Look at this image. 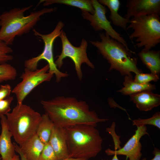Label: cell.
<instances>
[{
  "mask_svg": "<svg viewBox=\"0 0 160 160\" xmlns=\"http://www.w3.org/2000/svg\"><path fill=\"white\" fill-rule=\"evenodd\" d=\"M44 111L57 127L65 128L80 124L96 127L97 124L108 120L101 119L95 111H90L87 103L72 97L57 96L51 100L41 101Z\"/></svg>",
  "mask_w": 160,
  "mask_h": 160,
  "instance_id": "obj_1",
  "label": "cell"
},
{
  "mask_svg": "<svg viewBox=\"0 0 160 160\" xmlns=\"http://www.w3.org/2000/svg\"><path fill=\"white\" fill-rule=\"evenodd\" d=\"M32 7L31 5L21 8L15 7L0 15V41L9 46L12 44L17 36L29 32L42 16L56 9L55 7L43 8L24 16L25 12Z\"/></svg>",
  "mask_w": 160,
  "mask_h": 160,
  "instance_id": "obj_2",
  "label": "cell"
},
{
  "mask_svg": "<svg viewBox=\"0 0 160 160\" xmlns=\"http://www.w3.org/2000/svg\"><path fill=\"white\" fill-rule=\"evenodd\" d=\"M96 127L80 124L64 128L69 158L88 160L96 157L101 151L103 140Z\"/></svg>",
  "mask_w": 160,
  "mask_h": 160,
  "instance_id": "obj_3",
  "label": "cell"
},
{
  "mask_svg": "<svg viewBox=\"0 0 160 160\" xmlns=\"http://www.w3.org/2000/svg\"><path fill=\"white\" fill-rule=\"evenodd\" d=\"M101 41H90L91 44L97 49L110 64L109 71L115 69L121 75L132 76L131 73L135 74L142 73L137 66L138 58L132 57L135 53L127 49L124 45L103 33H99Z\"/></svg>",
  "mask_w": 160,
  "mask_h": 160,
  "instance_id": "obj_4",
  "label": "cell"
},
{
  "mask_svg": "<svg viewBox=\"0 0 160 160\" xmlns=\"http://www.w3.org/2000/svg\"><path fill=\"white\" fill-rule=\"evenodd\" d=\"M9 129L19 146L36 134L42 115L30 106L17 104L6 115Z\"/></svg>",
  "mask_w": 160,
  "mask_h": 160,
  "instance_id": "obj_5",
  "label": "cell"
},
{
  "mask_svg": "<svg viewBox=\"0 0 160 160\" xmlns=\"http://www.w3.org/2000/svg\"><path fill=\"white\" fill-rule=\"evenodd\" d=\"M133 32L129 36L132 41L136 39L135 47L150 50L160 43V18L159 15H152L135 17L130 19L127 30Z\"/></svg>",
  "mask_w": 160,
  "mask_h": 160,
  "instance_id": "obj_6",
  "label": "cell"
},
{
  "mask_svg": "<svg viewBox=\"0 0 160 160\" xmlns=\"http://www.w3.org/2000/svg\"><path fill=\"white\" fill-rule=\"evenodd\" d=\"M64 26V23L62 21H59L52 32L46 34L41 33L35 29H33L34 34L43 40L44 43V48L42 52L39 55L25 61L24 63L25 68L31 71H35L37 69L39 61L44 60L47 61L49 66L48 72L55 75L57 82H59L62 78L68 76L67 73L60 71L57 67L54 59L53 51L54 41L57 38L60 36Z\"/></svg>",
  "mask_w": 160,
  "mask_h": 160,
  "instance_id": "obj_7",
  "label": "cell"
},
{
  "mask_svg": "<svg viewBox=\"0 0 160 160\" xmlns=\"http://www.w3.org/2000/svg\"><path fill=\"white\" fill-rule=\"evenodd\" d=\"M62 44V50L60 54L56 56L55 61L57 67L60 69L63 65V60L66 57L70 58L74 63L75 69L78 78L80 81L82 79L83 75L81 65L86 63L92 68L95 66L88 58L87 49L88 46L87 41L82 39L80 46L76 47L73 46L68 39L65 33L63 30L60 36Z\"/></svg>",
  "mask_w": 160,
  "mask_h": 160,
  "instance_id": "obj_8",
  "label": "cell"
},
{
  "mask_svg": "<svg viewBox=\"0 0 160 160\" xmlns=\"http://www.w3.org/2000/svg\"><path fill=\"white\" fill-rule=\"evenodd\" d=\"M47 64L40 69L31 71L25 68L20 77L22 81L12 90L16 96L17 104L23 103L26 97L37 86L45 81H50L54 74L48 72Z\"/></svg>",
  "mask_w": 160,
  "mask_h": 160,
  "instance_id": "obj_9",
  "label": "cell"
},
{
  "mask_svg": "<svg viewBox=\"0 0 160 160\" xmlns=\"http://www.w3.org/2000/svg\"><path fill=\"white\" fill-rule=\"evenodd\" d=\"M91 2L94 9V13L92 14L87 11L81 10L83 18L90 22V25L95 30H105V34L122 44L127 49L131 50L124 38L115 30L111 25V22L107 19L106 16L107 10L105 7L97 0H91Z\"/></svg>",
  "mask_w": 160,
  "mask_h": 160,
  "instance_id": "obj_10",
  "label": "cell"
},
{
  "mask_svg": "<svg viewBox=\"0 0 160 160\" xmlns=\"http://www.w3.org/2000/svg\"><path fill=\"white\" fill-rule=\"evenodd\" d=\"M137 127L135 133L123 147L114 150L108 148L105 151L106 154L108 156L124 155L129 160H140L142 155L141 152L142 145L140 139L143 136L149 135V134L147 131V128L145 126Z\"/></svg>",
  "mask_w": 160,
  "mask_h": 160,
  "instance_id": "obj_11",
  "label": "cell"
},
{
  "mask_svg": "<svg viewBox=\"0 0 160 160\" xmlns=\"http://www.w3.org/2000/svg\"><path fill=\"white\" fill-rule=\"evenodd\" d=\"M125 6L126 18L160 14V0H129Z\"/></svg>",
  "mask_w": 160,
  "mask_h": 160,
  "instance_id": "obj_12",
  "label": "cell"
},
{
  "mask_svg": "<svg viewBox=\"0 0 160 160\" xmlns=\"http://www.w3.org/2000/svg\"><path fill=\"white\" fill-rule=\"evenodd\" d=\"M49 142L55 153L57 160L69 158L67 135L64 128L55 126Z\"/></svg>",
  "mask_w": 160,
  "mask_h": 160,
  "instance_id": "obj_13",
  "label": "cell"
},
{
  "mask_svg": "<svg viewBox=\"0 0 160 160\" xmlns=\"http://www.w3.org/2000/svg\"><path fill=\"white\" fill-rule=\"evenodd\" d=\"M0 118L1 131L0 135V155L2 160H12L16 155L15 147L11 140L12 135L9 129L5 115Z\"/></svg>",
  "mask_w": 160,
  "mask_h": 160,
  "instance_id": "obj_14",
  "label": "cell"
},
{
  "mask_svg": "<svg viewBox=\"0 0 160 160\" xmlns=\"http://www.w3.org/2000/svg\"><path fill=\"white\" fill-rule=\"evenodd\" d=\"M129 96L130 100L141 111H151L160 105V95L152 91H143Z\"/></svg>",
  "mask_w": 160,
  "mask_h": 160,
  "instance_id": "obj_15",
  "label": "cell"
},
{
  "mask_svg": "<svg viewBox=\"0 0 160 160\" xmlns=\"http://www.w3.org/2000/svg\"><path fill=\"white\" fill-rule=\"evenodd\" d=\"M44 145L36 133L20 147L28 160H39Z\"/></svg>",
  "mask_w": 160,
  "mask_h": 160,
  "instance_id": "obj_16",
  "label": "cell"
},
{
  "mask_svg": "<svg viewBox=\"0 0 160 160\" xmlns=\"http://www.w3.org/2000/svg\"><path fill=\"white\" fill-rule=\"evenodd\" d=\"M101 4L107 6L110 11L109 17L113 24L127 31V25L129 23L130 19L123 17L120 15L118 11L120 5L119 0H99Z\"/></svg>",
  "mask_w": 160,
  "mask_h": 160,
  "instance_id": "obj_17",
  "label": "cell"
},
{
  "mask_svg": "<svg viewBox=\"0 0 160 160\" xmlns=\"http://www.w3.org/2000/svg\"><path fill=\"white\" fill-rule=\"evenodd\" d=\"M138 55L142 63L150 71L151 73L159 75L160 72V50H142Z\"/></svg>",
  "mask_w": 160,
  "mask_h": 160,
  "instance_id": "obj_18",
  "label": "cell"
},
{
  "mask_svg": "<svg viewBox=\"0 0 160 160\" xmlns=\"http://www.w3.org/2000/svg\"><path fill=\"white\" fill-rule=\"evenodd\" d=\"M124 87L117 92L124 95H130L145 91H152L156 89L155 85L150 83L140 84L135 82L132 76H125L123 82Z\"/></svg>",
  "mask_w": 160,
  "mask_h": 160,
  "instance_id": "obj_19",
  "label": "cell"
},
{
  "mask_svg": "<svg viewBox=\"0 0 160 160\" xmlns=\"http://www.w3.org/2000/svg\"><path fill=\"white\" fill-rule=\"evenodd\" d=\"M55 126L47 114L45 113L42 115V119L38 126L36 133L44 144L49 142Z\"/></svg>",
  "mask_w": 160,
  "mask_h": 160,
  "instance_id": "obj_20",
  "label": "cell"
},
{
  "mask_svg": "<svg viewBox=\"0 0 160 160\" xmlns=\"http://www.w3.org/2000/svg\"><path fill=\"white\" fill-rule=\"evenodd\" d=\"M44 6H48L53 4H64L76 7L80 9L81 10L85 11L92 14L94 12L91 0H44Z\"/></svg>",
  "mask_w": 160,
  "mask_h": 160,
  "instance_id": "obj_21",
  "label": "cell"
},
{
  "mask_svg": "<svg viewBox=\"0 0 160 160\" xmlns=\"http://www.w3.org/2000/svg\"><path fill=\"white\" fill-rule=\"evenodd\" d=\"M17 76V70L13 66L7 63L0 64V83L14 80Z\"/></svg>",
  "mask_w": 160,
  "mask_h": 160,
  "instance_id": "obj_22",
  "label": "cell"
},
{
  "mask_svg": "<svg viewBox=\"0 0 160 160\" xmlns=\"http://www.w3.org/2000/svg\"><path fill=\"white\" fill-rule=\"evenodd\" d=\"M133 126L137 127L150 125L155 126L160 129V112L158 111L155 113L151 118L142 119L139 118L132 121Z\"/></svg>",
  "mask_w": 160,
  "mask_h": 160,
  "instance_id": "obj_23",
  "label": "cell"
},
{
  "mask_svg": "<svg viewBox=\"0 0 160 160\" xmlns=\"http://www.w3.org/2000/svg\"><path fill=\"white\" fill-rule=\"evenodd\" d=\"M13 52V49L9 45L0 41V64L12 60L13 57L10 54Z\"/></svg>",
  "mask_w": 160,
  "mask_h": 160,
  "instance_id": "obj_24",
  "label": "cell"
},
{
  "mask_svg": "<svg viewBox=\"0 0 160 160\" xmlns=\"http://www.w3.org/2000/svg\"><path fill=\"white\" fill-rule=\"evenodd\" d=\"M159 79V76L152 73H140L135 74L134 81L140 84H146L150 81H156Z\"/></svg>",
  "mask_w": 160,
  "mask_h": 160,
  "instance_id": "obj_25",
  "label": "cell"
},
{
  "mask_svg": "<svg viewBox=\"0 0 160 160\" xmlns=\"http://www.w3.org/2000/svg\"><path fill=\"white\" fill-rule=\"evenodd\" d=\"M39 160H57L55 153L49 142L44 144Z\"/></svg>",
  "mask_w": 160,
  "mask_h": 160,
  "instance_id": "obj_26",
  "label": "cell"
},
{
  "mask_svg": "<svg viewBox=\"0 0 160 160\" xmlns=\"http://www.w3.org/2000/svg\"><path fill=\"white\" fill-rule=\"evenodd\" d=\"M13 99V97L10 96L0 100V118L6 115L11 110L10 105Z\"/></svg>",
  "mask_w": 160,
  "mask_h": 160,
  "instance_id": "obj_27",
  "label": "cell"
},
{
  "mask_svg": "<svg viewBox=\"0 0 160 160\" xmlns=\"http://www.w3.org/2000/svg\"><path fill=\"white\" fill-rule=\"evenodd\" d=\"M11 86L9 84L0 86V100L10 96L12 92Z\"/></svg>",
  "mask_w": 160,
  "mask_h": 160,
  "instance_id": "obj_28",
  "label": "cell"
},
{
  "mask_svg": "<svg viewBox=\"0 0 160 160\" xmlns=\"http://www.w3.org/2000/svg\"><path fill=\"white\" fill-rule=\"evenodd\" d=\"M153 153L154 155V157L150 160H160V151L159 149L155 147L153 151ZM140 160H147L146 158H144Z\"/></svg>",
  "mask_w": 160,
  "mask_h": 160,
  "instance_id": "obj_29",
  "label": "cell"
},
{
  "mask_svg": "<svg viewBox=\"0 0 160 160\" xmlns=\"http://www.w3.org/2000/svg\"><path fill=\"white\" fill-rule=\"evenodd\" d=\"M15 151L17 153L20 158L21 160H28L21 151L19 145L15 143H13Z\"/></svg>",
  "mask_w": 160,
  "mask_h": 160,
  "instance_id": "obj_30",
  "label": "cell"
},
{
  "mask_svg": "<svg viewBox=\"0 0 160 160\" xmlns=\"http://www.w3.org/2000/svg\"><path fill=\"white\" fill-rule=\"evenodd\" d=\"M61 160H88L87 159H76L72 158H68L65 159Z\"/></svg>",
  "mask_w": 160,
  "mask_h": 160,
  "instance_id": "obj_31",
  "label": "cell"
},
{
  "mask_svg": "<svg viewBox=\"0 0 160 160\" xmlns=\"http://www.w3.org/2000/svg\"><path fill=\"white\" fill-rule=\"evenodd\" d=\"M12 160H20L19 155H15Z\"/></svg>",
  "mask_w": 160,
  "mask_h": 160,
  "instance_id": "obj_32",
  "label": "cell"
},
{
  "mask_svg": "<svg viewBox=\"0 0 160 160\" xmlns=\"http://www.w3.org/2000/svg\"><path fill=\"white\" fill-rule=\"evenodd\" d=\"M113 155L114 156L113 157L112 160H119L117 157V155ZM103 160H107L104 159Z\"/></svg>",
  "mask_w": 160,
  "mask_h": 160,
  "instance_id": "obj_33",
  "label": "cell"
},
{
  "mask_svg": "<svg viewBox=\"0 0 160 160\" xmlns=\"http://www.w3.org/2000/svg\"><path fill=\"white\" fill-rule=\"evenodd\" d=\"M0 160H2L1 158H0Z\"/></svg>",
  "mask_w": 160,
  "mask_h": 160,
  "instance_id": "obj_34",
  "label": "cell"
}]
</instances>
